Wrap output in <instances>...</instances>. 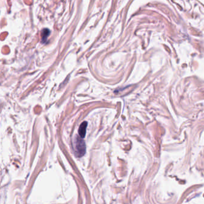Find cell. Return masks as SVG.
<instances>
[{
	"mask_svg": "<svg viewBox=\"0 0 204 204\" xmlns=\"http://www.w3.org/2000/svg\"><path fill=\"white\" fill-rule=\"evenodd\" d=\"M50 31L48 30V29L47 28L43 29V30L41 31V35L42 43H45L47 41L48 36L50 35Z\"/></svg>",
	"mask_w": 204,
	"mask_h": 204,
	"instance_id": "3957f363",
	"label": "cell"
},
{
	"mask_svg": "<svg viewBox=\"0 0 204 204\" xmlns=\"http://www.w3.org/2000/svg\"><path fill=\"white\" fill-rule=\"evenodd\" d=\"M87 126V122H83L80 125L79 128V134L80 137L84 138L85 137L86 133V129Z\"/></svg>",
	"mask_w": 204,
	"mask_h": 204,
	"instance_id": "7a4b0ae2",
	"label": "cell"
},
{
	"mask_svg": "<svg viewBox=\"0 0 204 204\" xmlns=\"http://www.w3.org/2000/svg\"><path fill=\"white\" fill-rule=\"evenodd\" d=\"M86 152V145L83 138L77 137L74 141V153L77 157H82Z\"/></svg>",
	"mask_w": 204,
	"mask_h": 204,
	"instance_id": "6da1fadb",
	"label": "cell"
}]
</instances>
